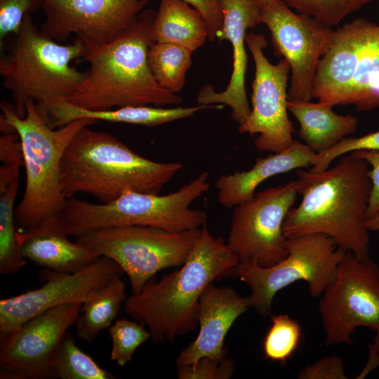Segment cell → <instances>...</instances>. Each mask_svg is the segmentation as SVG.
Segmentation results:
<instances>
[{
    "label": "cell",
    "instance_id": "6da1fadb",
    "mask_svg": "<svg viewBox=\"0 0 379 379\" xmlns=\"http://www.w3.org/2000/svg\"><path fill=\"white\" fill-rule=\"evenodd\" d=\"M368 172V163L352 152L321 172L297 169L302 199L285 218V237L322 234L358 258H369L366 212L372 184Z\"/></svg>",
    "mask_w": 379,
    "mask_h": 379
},
{
    "label": "cell",
    "instance_id": "7a4b0ae2",
    "mask_svg": "<svg viewBox=\"0 0 379 379\" xmlns=\"http://www.w3.org/2000/svg\"><path fill=\"white\" fill-rule=\"evenodd\" d=\"M156 12L141 11L135 24L112 42L84 47L89 64L85 77L65 100L91 111L127 106L178 105L182 98L163 88L148 63L152 25Z\"/></svg>",
    "mask_w": 379,
    "mask_h": 379
},
{
    "label": "cell",
    "instance_id": "3957f363",
    "mask_svg": "<svg viewBox=\"0 0 379 379\" xmlns=\"http://www.w3.org/2000/svg\"><path fill=\"white\" fill-rule=\"evenodd\" d=\"M239 262L227 242L213 236L204 224L181 267L148 281L139 293L126 299L124 310L148 327L154 343L173 342L197 329L203 292L214 281L231 275Z\"/></svg>",
    "mask_w": 379,
    "mask_h": 379
},
{
    "label": "cell",
    "instance_id": "277c9868",
    "mask_svg": "<svg viewBox=\"0 0 379 379\" xmlns=\"http://www.w3.org/2000/svg\"><path fill=\"white\" fill-rule=\"evenodd\" d=\"M88 126L75 133L60 160V183L65 199L85 193L109 203L126 190L159 194L182 168L179 162L145 158L112 135Z\"/></svg>",
    "mask_w": 379,
    "mask_h": 379
},
{
    "label": "cell",
    "instance_id": "5b68a950",
    "mask_svg": "<svg viewBox=\"0 0 379 379\" xmlns=\"http://www.w3.org/2000/svg\"><path fill=\"white\" fill-rule=\"evenodd\" d=\"M13 36L7 53L0 60L4 86L11 93L19 117L25 116L27 103L33 101L48 123L51 104L66 100L85 77V72L71 65L83 57L84 46L77 39L67 45L58 44L35 26L31 15L25 17Z\"/></svg>",
    "mask_w": 379,
    "mask_h": 379
},
{
    "label": "cell",
    "instance_id": "8992f818",
    "mask_svg": "<svg viewBox=\"0 0 379 379\" xmlns=\"http://www.w3.org/2000/svg\"><path fill=\"white\" fill-rule=\"evenodd\" d=\"M0 129L3 133H17L23 152L26 185L23 197L15 208V226L25 230L43 219L58 215L66 199L60 183V164L62 154L75 133L97 121L83 118L57 129L52 128L29 101L26 114L19 117L13 105L2 102Z\"/></svg>",
    "mask_w": 379,
    "mask_h": 379
},
{
    "label": "cell",
    "instance_id": "52a82bcc",
    "mask_svg": "<svg viewBox=\"0 0 379 379\" xmlns=\"http://www.w3.org/2000/svg\"><path fill=\"white\" fill-rule=\"evenodd\" d=\"M204 171L178 190L165 195L126 190L109 203L93 204L74 198L66 201L58 214L60 228L69 236L107 227L141 225L171 232L200 228L206 224L204 211L191 204L210 187Z\"/></svg>",
    "mask_w": 379,
    "mask_h": 379
},
{
    "label": "cell",
    "instance_id": "ba28073f",
    "mask_svg": "<svg viewBox=\"0 0 379 379\" xmlns=\"http://www.w3.org/2000/svg\"><path fill=\"white\" fill-rule=\"evenodd\" d=\"M312 96L331 107L352 105L357 111L379 107V25L358 18L333 32L318 64Z\"/></svg>",
    "mask_w": 379,
    "mask_h": 379
},
{
    "label": "cell",
    "instance_id": "9c48e42d",
    "mask_svg": "<svg viewBox=\"0 0 379 379\" xmlns=\"http://www.w3.org/2000/svg\"><path fill=\"white\" fill-rule=\"evenodd\" d=\"M287 256L278 263L260 267L239 262L231 272L250 288L249 306L259 314H271L274 295L290 284L304 281L310 295L321 296L335 278L346 251L322 234H310L286 239Z\"/></svg>",
    "mask_w": 379,
    "mask_h": 379
},
{
    "label": "cell",
    "instance_id": "30bf717a",
    "mask_svg": "<svg viewBox=\"0 0 379 379\" xmlns=\"http://www.w3.org/2000/svg\"><path fill=\"white\" fill-rule=\"evenodd\" d=\"M201 232V228L171 232L152 226H118L87 232L75 241L116 262L128 277L132 294H138L158 272L182 265Z\"/></svg>",
    "mask_w": 379,
    "mask_h": 379
},
{
    "label": "cell",
    "instance_id": "8fae6325",
    "mask_svg": "<svg viewBox=\"0 0 379 379\" xmlns=\"http://www.w3.org/2000/svg\"><path fill=\"white\" fill-rule=\"evenodd\" d=\"M321 296L318 309L326 346H353L351 335L359 326L379 333V267L370 257L359 259L346 251Z\"/></svg>",
    "mask_w": 379,
    "mask_h": 379
},
{
    "label": "cell",
    "instance_id": "7c38bea8",
    "mask_svg": "<svg viewBox=\"0 0 379 379\" xmlns=\"http://www.w3.org/2000/svg\"><path fill=\"white\" fill-rule=\"evenodd\" d=\"M298 194L292 180L255 192L234 207L227 244L240 262L267 267L287 256L283 224Z\"/></svg>",
    "mask_w": 379,
    "mask_h": 379
},
{
    "label": "cell",
    "instance_id": "4fadbf2b",
    "mask_svg": "<svg viewBox=\"0 0 379 379\" xmlns=\"http://www.w3.org/2000/svg\"><path fill=\"white\" fill-rule=\"evenodd\" d=\"M259 24L269 29L274 54L289 64L288 100L310 101L318 64L334 31L311 16L293 13L282 0L260 8Z\"/></svg>",
    "mask_w": 379,
    "mask_h": 379
},
{
    "label": "cell",
    "instance_id": "5bb4252c",
    "mask_svg": "<svg viewBox=\"0 0 379 379\" xmlns=\"http://www.w3.org/2000/svg\"><path fill=\"white\" fill-rule=\"evenodd\" d=\"M246 43L255 64L252 109L238 131L252 136L258 134L254 145L259 152H279L294 140L293 126L287 114L290 66L284 58L275 65L268 60L263 52L267 45L265 35L248 33Z\"/></svg>",
    "mask_w": 379,
    "mask_h": 379
},
{
    "label": "cell",
    "instance_id": "9a60e30c",
    "mask_svg": "<svg viewBox=\"0 0 379 379\" xmlns=\"http://www.w3.org/2000/svg\"><path fill=\"white\" fill-rule=\"evenodd\" d=\"M150 0H41L40 29L59 41L74 34L84 47L108 44L133 27Z\"/></svg>",
    "mask_w": 379,
    "mask_h": 379
},
{
    "label": "cell",
    "instance_id": "2e32d148",
    "mask_svg": "<svg viewBox=\"0 0 379 379\" xmlns=\"http://www.w3.org/2000/svg\"><path fill=\"white\" fill-rule=\"evenodd\" d=\"M81 305L67 303L49 309L0 338V378H54L56 348L67 330L75 325Z\"/></svg>",
    "mask_w": 379,
    "mask_h": 379
},
{
    "label": "cell",
    "instance_id": "e0dca14e",
    "mask_svg": "<svg viewBox=\"0 0 379 379\" xmlns=\"http://www.w3.org/2000/svg\"><path fill=\"white\" fill-rule=\"evenodd\" d=\"M122 272L116 262L105 256L75 272L46 271L41 275L46 282L41 287L0 300V338L49 309L67 303L83 304Z\"/></svg>",
    "mask_w": 379,
    "mask_h": 379
},
{
    "label": "cell",
    "instance_id": "ac0fdd59",
    "mask_svg": "<svg viewBox=\"0 0 379 379\" xmlns=\"http://www.w3.org/2000/svg\"><path fill=\"white\" fill-rule=\"evenodd\" d=\"M223 15V29L219 41L227 39L232 46V72L226 88L215 91L211 84L201 88L197 105H225L231 109V117L239 126L251 113L245 87L248 66L246 51V31L259 25L260 8L253 0H218Z\"/></svg>",
    "mask_w": 379,
    "mask_h": 379
},
{
    "label": "cell",
    "instance_id": "d6986e66",
    "mask_svg": "<svg viewBox=\"0 0 379 379\" xmlns=\"http://www.w3.org/2000/svg\"><path fill=\"white\" fill-rule=\"evenodd\" d=\"M249 307L248 297L241 296L229 286L218 287L210 284L199 299V333L180 352L175 359L177 366L194 365L202 357L218 360L225 358L226 335L236 319Z\"/></svg>",
    "mask_w": 379,
    "mask_h": 379
},
{
    "label": "cell",
    "instance_id": "ffe728a7",
    "mask_svg": "<svg viewBox=\"0 0 379 379\" xmlns=\"http://www.w3.org/2000/svg\"><path fill=\"white\" fill-rule=\"evenodd\" d=\"M68 236L60 228L58 215L46 218L18 232L23 257L57 272H77L100 257L89 247L71 241Z\"/></svg>",
    "mask_w": 379,
    "mask_h": 379
},
{
    "label": "cell",
    "instance_id": "44dd1931",
    "mask_svg": "<svg viewBox=\"0 0 379 379\" xmlns=\"http://www.w3.org/2000/svg\"><path fill=\"white\" fill-rule=\"evenodd\" d=\"M316 154L308 145L294 140L288 148L256 159L248 171L221 175L214 184L218 202L229 208L234 207L253 197L258 186L270 177L312 166Z\"/></svg>",
    "mask_w": 379,
    "mask_h": 379
},
{
    "label": "cell",
    "instance_id": "7402d4cb",
    "mask_svg": "<svg viewBox=\"0 0 379 379\" xmlns=\"http://www.w3.org/2000/svg\"><path fill=\"white\" fill-rule=\"evenodd\" d=\"M222 106L197 105L192 107L164 108L150 105L127 106L105 111H91L77 107L65 100H58L48 109V117L53 119L52 128L62 126L72 121L88 118L98 121L125 123L145 126H154L175 120L192 117L197 112L208 108H221Z\"/></svg>",
    "mask_w": 379,
    "mask_h": 379
},
{
    "label": "cell",
    "instance_id": "603a6c76",
    "mask_svg": "<svg viewBox=\"0 0 379 379\" xmlns=\"http://www.w3.org/2000/svg\"><path fill=\"white\" fill-rule=\"evenodd\" d=\"M332 107L320 102L287 101L288 110L299 122V136L317 154L326 151L357 130V118L351 114H338Z\"/></svg>",
    "mask_w": 379,
    "mask_h": 379
},
{
    "label": "cell",
    "instance_id": "cb8c5ba5",
    "mask_svg": "<svg viewBox=\"0 0 379 379\" xmlns=\"http://www.w3.org/2000/svg\"><path fill=\"white\" fill-rule=\"evenodd\" d=\"M154 43H170L192 51L208 39L206 24L201 15L181 0H160L152 25Z\"/></svg>",
    "mask_w": 379,
    "mask_h": 379
},
{
    "label": "cell",
    "instance_id": "d4e9b609",
    "mask_svg": "<svg viewBox=\"0 0 379 379\" xmlns=\"http://www.w3.org/2000/svg\"><path fill=\"white\" fill-rule=\"evenodd\" d=\"M126 299V286L117 277L95 291L81 305L76 324L79 338L91 342L104 329L108 328L117 317Z\"/></svg>",
    "mask_w": 379,
    "mask_h": 379
},
{
    "label": "cell",
    "instance_id": "484cf974",
    "mask_svg": "<svg viewBox=\"0 0 379 379\" xmlns=\"http://www.w3.org/2000/svg\"><path fill=\"white\" fill-rule=\"evenodd\" d=\"M192 51L174 44L153 43L147 59L157 82L165 89L178 94L185 86L186 74L192 64Z\"/></svg>",
    "mask_w": 379,
    "mask_h": 379
},
{
    "label": "cell",
    "instance_id": "4316f807",
    "mask_svg": "<svg viewBox=\"0 0 379 379\" xmlns=\"http://www.w3.org/2000/svg\"><path fill=\"white\" fill-rule=\"evenodd\" d=\"M53 370L54 378L114 379L116 377L100 367L76 344L74 338L65 333L56 348Z\"/></svg>",
    "mask_w": 379,
    "mask_h": 379
},
{
    "label": "cell",
    "instance_id": "83f0119b",
    "mask_svg": "<svg viewBox=\"0 0 379 379\" xmlns=\"http://www.w3.org/2000/svg\"><path fill=\"white\" fill-rule=\"evenodd\" d=\"M18 181L0 192V273L9 274L21 269L27 263L18 240L14 218V202Z\"/></svg>",
    "mask_w": 379,
    "mask_h": 379
},
{
    "label": "cell",
    "instance_id": "f1b7e54d",
    "mask_svg": "<svg viewBox=\"0 0 379 379\" xmlns=\"http://www.w3.org/2000/svg\"><path fill=\"white\" fill-rule=\"evenodd\" d=\"M302 338V327L288 314L272 317L262 343L265 357L272 361L285 364L298 347Z\"/></svg>",
    "mask_w": 379,
    "mask_h": 379
},
{
    "label": "cell",
    "instance_id": "f546056e",
    "mask_svg": "<svg viewBox=\"0 0 379 379\" xmlns=\"http://www.w3.org/2000/svg\"><path fill=\"white\" fill-rule=\"evenodd\" d=\"M288 7L328 26H337L348 15L373 0H282Z\"/></svg>",
    "mask_w": 379,
    "mask_h": 379
},
{
    "label": "cell",
    "instance_id": "4dcf8cb0",
    "mask_svg": "<svg viewBox=\"0 0 379 379\" xmlns=\"http://www.w3.org/2000/svg\"><path fill=\"white\" fill-rule=\"evenodd\" d=\"M108 331L112 341L110 359L119 366L130 361L135 351L151 337L142 324L124 318L115 321Z\"/></svg>",
    "mask_w": 379,
    "mask_h": 379
},
{
    "label": "cell",
    "instance_id": "1f68e13d",
    "mask_svg": "<svg viewBox=\"0 0 379 379\" xmlns=\"http://www.w3.org/2000/svg\"><path fill=\"white\" fill-rule=\"evenodd\" d=\"M379 152V131L361 137H346L330 149L317 154L310 171L321 172L326 170L337 157L355 151Z\"/></svg>",
    "mask_w": 379,
    "mask_h": 379
},
{
    "label": "cell",
    "instance_id": "d6a6232c",
    "mask_svg": "<svg viewBox=\"0 0 379 379\" xmlns=\"http://www.w3.org/2000/svg\"><path fill=\"white\" fill-rule=\"evenodd\" d=\"M40 6L41 0H0L1 43L7 35L17 34L25 17Z\"/></svg>",
    "mask_w": 379,
    "mask_h": 379
},
{
    "label": "cell",
    "instance_id": "836d02e7",
    "mask_svg": "<svg viewBox=\"0 0 379 379\" xmlns=\"http://www.w3.org/2000/svg\"><path fill=\"white\" fill-rule=\"evenodd\" d=\"M177 367L178 379H229L235 364L233 359L226 357L222 360L202 357L194 365Z\"/></svg>",
    "mask_w": 379,
    "mask_h": 379
},
{
    "label": "cell",
    "instance_id": "e575fe53",
    "mask_svg": "<svg viewBox=\"0 0 379 379\" xmlns=\"http://www.w3.org/2000/svg\"><path fill=\"white\" fill-rule=\"evenodd\" d=\"M300 379H347L343 359L335 355L324 357L305 366L298 375Z\"/></svg>",
    "mask_w": 379,
    "mask_h": 379
},
{
    "label": "cell",
    "instance_id": "d590c367",
    "mask_svg": "<svg viewBox=\"0 0 379 379\" xmlns=\"http://www.w3.org/2000/svg\"><path fill=\"white\" fill-rule=\"evenodd\" d=\"M196 9L203 17L208 32V40L218 41L223 29V15L218 0H181Z\"/></svg>",
    "mask_w": 379,
    "mask_h": 379
},
{
    "label": "cell",
    "instance_id": "8d00e7d4",
    "mask_svg": "<svg viewBox=\"0 0 379 379\" xmlns=\"http://www.w3.org/2000/svg\"><path fill=\"white\" fill-rule=\"evenodd\" d=\"M357 157L364 159L369 166V176L372 188L366 212L367 218L379 212V152L359 150L352 152Z\"/></svg>",
    "mask_w": 379,
    "mask_h": 379
},
{
    "label": "cell",
    "instance_id": "74e56055",
    "mask_svg": "<svg viewBox=\"0 0 379 379\" xmlns=\"http://www.w3.org/2000/svg\"><path fill=\"white\" fill-rule=\"evenodd\" d=\"M0 159L4 164L24 166L22 146L17 133L0 136Z\"/></svg>",
    "mask_w": 379,
    "mask_h": 379
},
{
    "label": "cell",
    "instance_id": "f35d334b",
    "mask_svg": "<svg viewBox=\"0 0 379 379\" xmlns=\"http://www.w3.org/2000/svg\"><path fill=\"white\" fill-rule=\"evenodd\" d=\"M20 166L4 164L0 167V192L4 191L12 183L19 181Z\"/></svg>",
    "mask_w": 379,
    "mask_h": 379
},
{
    "label": "cell",
    "instance_id": "ab89813d",
    "mask_svg": "<svg viewBox=\"0 0 379 379\" xmlns=\"http://www.w3.org/2000/svg\"><path fill=\"white\" fill-rule=\"evenodd\" d=\"M379 333H375L373 343L369 345L368 362L358 378H363L373 368L379 366Z\"/></svg>",
    "mask_w": 379,
    "mask_h": 379
},
{
    "label": "cell",
    "instance_id": "60d3db41",
    "mask_svg": "<svg viewBox=\"0 0 379 379\" xmlns=\"http://www.w3.org/2000/svg\"><path fill=\"white\" fill-rule=\"evenodd\" d=\"M366 225L369 231H379V212L367 218Z\"/></svg>",
    "mask_w": 379,
    "mask_h": 379
},
{
    "label": "cell",
    "instance_id": "b9f144b4",
    "mask_svg": "<svg viewBox=\"0 0 379 379\" xmlns=\"http://www.w3.org/2000/svg\"><path fill=\"white\" fill-rule=\"evenodd\" d=\"M254 1L260 8H262L265 6L266 5L270 4L274 0H253Z\"/></svg>",
    "mask_w": 379,
    "mask_h": 379
}]
</instances>
